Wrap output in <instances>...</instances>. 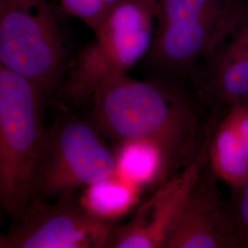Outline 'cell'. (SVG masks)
<instances>
[{"instance_id": "obj_1", "label": "cell", "mask_w": 248, "mask_h": 248, "mask_svg": "<svg viewBox=\"0 0 248 248\" xmlns=\"http://www.w3.org/2000/svg\"><path fill=\"white\" fill-rule=\"evenodd\" d=\"M91 98L97 124L119 143L149 140L173 155L186 150L194 138L191 109L155 83L124 74L107 80Z\"/></svg>"}, {"instance_id": "obj_2", "label": "cell", "mask_w": 248, "mask_h": 248, "mask_svg": "<svg viewBox=\"0 0 248 248\" xmlns=\"http://www.w3.org/2000/svg\"><path fill=\"white\" fill-rule=\"evenodd\" d=\"M44 93L0 64V206L19 215L33 199L45 142Z\"/></svg>"}, {"instance_id": "obj_3", "label": "cell", "mask_w": 248, "mask_h": 248, "mask_svg": "<svg viewBox=\"0 0 248 248\" xmlns=\"http://www.w3.org/2000/svg\"><path fill=\"white\" fill-rule=\"evenodd\" d=\"M157 18V0H120L93 31L80 53L66 91L73 100L91 98L107 80L128 71L149 53Z\"/></svg>"}, {"instance_id": "obj_4", "label": "cell", "mask_w": 248, "mask_h": 248, "mask_svg": "<svg viewBox=\"0 0 248 248\" xmlns=\"http://www.w3.org/2000/svg\"><path fill=\"white\" fill-rule=\"evenodd\" d=\"M231 0H157L149 56L160 69L184 73L213 56L243 19Z\"/></svg>"}, {"instance_id": "obj_5", "label": "cell", "mask_w": 248, "mask_h": 248, "mask_svg": "<svg viewBox=\"0 0 248 248\" xmlns=\"http://www.w3.org/2000/svg\"><path fill=\"white\" fill-rule=\"evenodd\" d=\"M65 45L46 0H0V64L30 80L44 94L62 77Z\"/></svg>"}, {"instance_id": "obj_6", "label": "cell", "mask_w": 248, "mask_h": 248, "mask_svg": "<svg viewBox=\"0 0 248 248\" xmlns=\"http://www.w3.org/2000/svg\"><path fill=\"white\" fill-rule=\"evenodd\" d=\"M115 172V153L97 131L79 120L65 121L46 132L33 198L48 200L73 193Z\"/></svg>"}, {"instance_id": "obj_7", "label": "cell", "mask_w": 248, "mask_h": 248, "mask_svg": "<svg viewBox=\"0 0 248 248\" xmlns=\"http://www.w3.org/2000/svg\"><path fill=\"white\" fill-rule=\"evenodd\" d=\"M50 203L33 198L5 235L0 248H108L114 224L88 213L72 193Z\"/></svg>"}, {"instance_id": "obj_8", "label": "cell", "mask_w": 248, "mask_h": 248, "mask_svg": "<svg viewBox=\"0 0 248 248\" xmlns=\"http://www.w3.org/2000/svg\"><path fill=\"white\" fill-rule=\"evenodd\" d=\"M210 133L181 172L167 178L131 219L114 226L108 248H166L169 236L207 163Z\"/></svg>"}, {"instance_id": "obj_9", "label": "cell", "mask_w": 248, "mask_h": 248, "mask_svg": "<svg viewBox=\"0 0 248 248\" xmlns=\"http://www.w3.org/2000/svg\"><path fill=\"white\" fill-rule=\"evenodd\" d=\"M208 159L166 248H242L228 208L222 202Z\"/></svg>"}, {"instance_id": "obj_10", "label": "cell", "mask_w": 248, "mask_h": 248, "mask_svg": "<svg viewBox=\"0 0 248 248\" xmlns=\"http://www.w3.org/2000/svg\"><path fill=\"white\" fill-rule=\"evenodd\" d=\"M208 165L214 177L234 191L248 178V143L227 113L211 130Z\"/></svg>"}, {"instance_id": "obj_11", "label": "cell", "mask_w": 248, "mask_h": 248, "mask_svg": "<svg viewBox=\"0 0 248 248\" xmlns=\"http://www.w3.org/2000/svg\"><path fill=\"white\" fill-rule=\"evenodd\" d=\"M116 155V174L142 190L161 185L167 178L172 155L157 142L136 140L120 142Z\"/></svg>"}, {"instance_id": "obj_12", "label": "cell", "mask_w": 248, "mask_h": 248, "mask_svg": "<svg viewBox=\"0 0 248 248\" xmlns=\"http://www.w3.org/2000/svg\"><path fill=\"white\" fill-rule=\"evenodd\" d=\"M82 207L102 221L113 222L139 206L142 189L117 174L82 189Z\"/></svg>"}, {"instance_id": "obj_13", "label": "cell", "mask_w": 248, "mask_h": 248, "mask_svg": "<svg viewBox=\"0 0 248 248\" xmlns=\"http://www.w3.org/2000/svg\"><path fill=\"white\" fill-rule=\"evenodd\" d=\"M212 87L227 108L248 101V54L232 40L214 61Z\"/></svg>"}, {"instance_id": "obj_14", "label": "cell", "mask_w": 248, "mask_h": 248, "mask_svg": "<svg viewBox=\"0 0 248 248\" xmlns=\"http://www.w3.org/2000/svg\"><path fill=\"white\" fill-rule=\"evenodd\" d=\"M64 12L94 31L120 0H59Z\"/></svg>"}, {"instance_id": "obj_15", "label": "cell", "mask_w": 248, "mask_h": 248, "mask_svg": "<svg viewBox=\"0 0 248 248\" xmlns=\"http://www.w3.org/2000/svg\"><path fill=\"white\" fill-rule=\"evenodd\" d=\"M234 193L232 204L227 208L242 248H248V178Z\"/></svg>"}, {"instance_id": "obj_16", "label": "cell", "mask_w": 248, "mask_h": 248, "mask_svg": "<svg viewBox=\"0 0 248 248\" xmlns=\"http://www.w3.org/2000/svg\"><path fill=\"white\" fill-rule=\"evenodd\" d=\"M232 41L248 54V18L243 19L232 33Z\"/></svg>"}]
</instances>
